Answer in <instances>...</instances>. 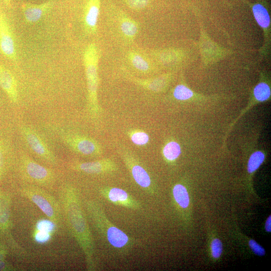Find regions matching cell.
I'll return each mask as SVG.
<instances>
[{"label": "cell", "mask_w": 271, "mask_h": 271, "mask_svg": "<svg viewBox=\"0 0 271 271\" xmlns=\"http://www.w3.org/2000/svg\"><path fill=\"white\" fill-rule=\"evenodd\" d=\"M58 196L64 219L85 255L88 268L91 270L94 268L93 239L78 192L70 184L62 183Z\"/></svg>", "instance_id": "6da1fadb"}, {"label": "cell", "mask_w": 271, "mask_h": 271, "mask_svg": "<svg viewBox=\"0 0 271 271\" xmlns=\"http://www.w3.org/2000/svg\"><path fill=\"white\" fill-rule=\"evenodd\" d=\"M22 197L35 204L56 226L63 223L64 217L60 203L50 191L42 187L25 185L19 189Z\"/></svg>", "instance_id": "7a4b0ae2"}, {"label": "cell", "mask_w": 271, "mask_h": 271, "mask_svg": "<svg viewBox=\"0 0 271 271\" xmlns=\"http://www.w3.org/2000/svg\"><path fill=\"white\" fill-rule=\"evenodd\" d=\"M20 171L25 185H34L50 191L57 181L54 170L38 163L28 155L22 154L20 160Z\"/></svg>", "instance_id": "3957f363"}, {"label": "cell", "mask_w": 271, "mask_h": 271, "mask_svg": "<svg viewBox=\"0 0 271 271\" xmlns=\"http://www.w3.org/2000/svg\"><path fill=\"white\" fill-rule=\"evenodd\" d=\"M86 208L90 218L97 229L106 237L109 243L113 247L121 248L129 242L127 235L119 228L106 221L104 213L98 205L92 201L86 203Z\"/></svg>", "instance_id": "277c9868"}, {"label": "cell", "mask_w": 271, "mask_h": 271, "mask_svg": "<svg viewBox=\"0 0 271 271\" xmlns=\"http://www.w3.org/2000/svg\"><path fill=\"white\" fill-rule=\"evenodd\" d=\"M83 64L87 83V88L90 101L96 100L98 86V65L99 53L94 43L89 44L85 49L83 56Z\"/></svg>", "instance_id": "5b68a950"}, {"label": "cell", "mask_w": 271, "mask_h": 271, "mask_svg": "<svg viewBox=\"0 0 271 271\" xmlns=\"http://www.w3.org/2000/svg\"><path fill=\"white\" fill-rule=\"evenodd\" d=\"M23 139L31 151L40 159L53 165L57 159L42 137L33 128L26 125L21 127Z\"/></svg>", "instance_id": "8992f818"}, {"label": "cell", "mask_w": 271, "mask_h": 271, "mask_svg": "<svg viewBox=\"0 0 271 271\" xmlns=\"http://www.w3.org/2000/svg\"><path fill=\"white\" fill-rule=\"evenodd\" d=\"M0 51L13 61L17 59L16 45L7 15L0 5Z\"/></svg>", "instance_id": "52a82bcc"}, {"label": "cell", "mask_w": 271, "mask_h": 271, "mask_svg": "<svg viewBox=\"0 0 271 271\" xmlns=\"http://www.w3.org/2000/svg\"><path fill=\"white\" fill-rule=\"evenodd\" d=\"M53 6L51 1L39 4L23 3L22 11L25 21L29 24L38 22L52 9Z\"/></svg>", "instance_id": "ba28073f"}, {"label": "cell", "mask_w": 271, "mask_h": 271, "mask_svg": "<svg viewBox=\"0 0 271 271\" xmlns=\"http://www.w3.org/2000/svg\"><path fill=\"white\" fill-rule=\"evenodd\" d=\"M101 0H87L83 16V23L85 31L88 34L96 33L100 13Z\"/></svg>", "instance_id": "9c48e42d"}, {"label": "cell", "mask_w": 271, "mask_h": 271, "mask_svg": "<svg viewBox=\"0 0 271 271\" xmlns=\"http://www.w3.org/2000/svg\"><path fill=\"white\" fill-rule=\"evenodd\" d=\"M61 139L68 147L84 155H91L96 152V146L91 140L70 134L62 133Z\"/></svg>", "instance_id": "30bf717a"}, {"label": "cell", "mask_w": 271, "mask_h": 271, "mask_svg": "<svg viewBox=\"0 0 271 271\" xmlns=\"http://www.w3.org/2000/svg\"><path fill=\"white\" fill-rule=\"evenodd\" d=\"M0 87L5 91L10 100L17 103L19 93L17 80L12 72L0 65Z\"/></svg>", "instance_id": "8fae6325"}, {"label": "cell", "mask_w": 271, "mask_h": 271, "mask_svg": "<svg viewBox=\"0 0 271 271\" xmlns=\"http://www.w3.org/2000/svg\"><path fill=\"white\" fill-rule=\"evenodd\" d=\"M102 194L111 202L127 207L136 208L138 205L133 199L124 190L118 188H111Z\"/></svg>", "instance_id": "7c38bea8"}, {"label": "cell", "mask_w": 271, "mask_h": 271, "mask_svg": "<svg viewBox=\"0 0 271 271\" xmlns=\"http://www.w3.org/2000/svg\"><path fill=\"white\" fill-rule=\"evenodd\" d=\"M10 224V200L0 193V228L7 230Z\"/></svg>", "instance_id": "4fadbf2b"}, {"label": "cell", "mask_w": 271, "mask_h": 271, "mask_svg": "<svg viewBox=\"0 0 271 271\" xmlns=\"http://www.w3.org/2000/svg\"><path fill=\"white\" fill-rule=\"evenodd\" d=\"M252 11L257 24L262 28H266L269 25L270 19L266 8L260 3L254 4Z\"/></svg>", "instance_id": "5bb4252c"}, {"label": "cell", "mask_w": 271, "mask_h": 271, "mask_svg": "<svg viewBox=\"0 0 271 271\" xmlns=\"http://www.w3.org/2000/svg\"><path fill=\"white\" fill-rule=\"evenodd\" d=\"M120 29L123 36L130 40L136 37L139 30L136 22L127 17H123L120 20Z\"/></svg>", "instance_id": "9a60e30c"}, {"label": "cell", "mask_w": 271, "mask_h": 271, "mask_svg": "<svg viewBox=\"0 0 271 271\" xmlns=\"http://www.w3.org/2000/svg\"><path fill=\"white\" fill-rule=\"evenodd\" d=\"M72 168L83 173L89 174H98L102 172L105 167L101 162L94 161L74 164Z\"/></svg>", "instance_id": "2e32d148"}, {"label": "cell", "mask_w": 271, "mask_h": 271, "mask_svg": "<svg viewBox=\"0 0 271 271\" xmlns=\"http://www.w3.org/2000/svg\"><path fill=\"white\" fill-rule=\"evenodd\" d=\"M136 182L142 187L147 188L151 185V179L146 171L141 166H134L131 170Z\"/></svg>", "instance_id": "e0dca14e"}, {"label": "cell", "mask_w": 271, "mask_h": 271, "mask_svg": "<svg viewBox=\"0 0 271 271\" xmlns=\"http://www.w3.org/2000/svg\"><path fill=\"white\" fill-rule=\"evenodd\" d=\"M128 58L132 65L137 69L144 72L149 70V62L140 54L131 52L128 54Z\"/></svg>", "instance_id": "ac0fdd59"}, {"label": "cell", "mask_w": 271, "mask_h": 271, "mask_svg": "<svg viewBox=\"0 0 271 271\" xmlns=\"http://www.w3.org/2000/svg\"><path fill=\"white\" fill-rule=\"evenodd\" d=\"M173 195L177 203L183 208H186L189 203V197L186 189L178 184L173 189Z\"/></svg>", "instance_id": "d6986e66"}, {"label": "cell", "mask_w": 271, "mask_h": 271, "mask_svg": "<svg viewBox=\"0 0 271 271\" xmlns=\"http://www.w3.org/2000/svg\"><path fill=\"white\" fill-rule=\"evenodd\" d=\"M181 153L180 147L178 143L171 142L167 144L163 150V154L166 158L170 161L177 159Z\"/></svg>", "instance_id": "ffe728a7"}, {"label": "cell", "mask_w": 271, "mask_h": 271, "mask_svg": "<svg viewBox=\"0 0 271 271\" xmlns=\"http://www.w3.org/2000/svg\"><path fill=\"white\" fill-rule=\"evenodd\" d=\"M253 94L257 100L260 101H265L270 97V87L265 83H259L254 87Z\"/></svg>", "instance_id": "44dd1931"}, {"label": "cell", "mask_w": 271, "mask_h": 271, "mask_svg": "<svg viewBox=\"0 0 271 271\" xmlns=\"http://www.w3.org/2000/svg\"><path fill=\"white\" fill-rule=\"evenodd\" d=\"M264 160V155L260 151L255 152L250 156L248 163V171L252 173L255 171Z\"/></svg>", "instance_id": "7402d4cb"}, {"label": "cell", "mask_w": 271, "mask_h": 271, "mask_svg": "<svg viewBox=\"0 0 271 271\" xmlns=\"http://www.w3.org/2000/svg\"><path fill=\"white\" fill-rule=\"evenodd\" d=\"M173 94L176 99L181 100L188 99L193 95V92L183 85L177 86L174 89Z\"/></svg>", "instance_id": "603a6c76"}, {"label": "cell", "mask_w": 271, "mask_h": 271, "mask_svg": "<svg viewBox=\"0 0 271 271\" xmlns=\"http://www.w3.org/2000/svg\"><path fill=\"white\" fill-rule=\"evenodd\" d=\"M55 224L48 219H42L38 221L36 225L37 230L51 233L54 231Z\"/></svg>", "instance_id": "cb8c5ba5"}, {"label": "cell", "mask_w": 271, "mask_h": 271, "mask_svg": "<svg viewBox=\"0 0 271 271\" xmlns=\"http://www.w3.org/2000/svg\"><path fill=\"white\" fill-rule=\"evenodd\" d=\"M151 0H124L126 5L131 9L141 10L148 6Z\"/></svg>", "instance_id": "d4e9b609"}, {"label": "cell", "mask_w": 271, "mask_h": 271, "mask_svg": "<svg viewBox=\"0 0 271 271\" xmlns=\"http://www.w3.org/2000/svg\"><path fill=\"white\" fill-rule=\"evenodd\" d=\"M131 140L135 144L143 145L148 143L149 136L144 132H138L132 134Z\"/></svg>", "instance_id": "484cf974"}, {"label": "cell", "mask_w": 271, "mask_h": 271, "mask_svg": "<svg viewBox=\"0 0 271 271\" xmlns=\"http://www.w3.org/2000/svg\"><path fill=\"white\" fill-rule=\"evenodd\" d=\"M212 254L214 257H219L222 251V245L221 242L218 239H214L211 243Z\"/></svg>", "instance_id": "4316f807"}, {"label": "cell", "mask_w": 271, "mask_h": 271, "mask_svg": "<svg viewBox=\"0 0 271 271\" xmlns=\"http://www.w3.org/2000/svg\"><path fill=\"white\" fill-rule=\"evenodd\" d=\"M35 240L39 243H45L50 238V233L44 231L37 230L34 235Z\"/></svg>", "instance_id": "83f0119b"}, {"label": "cell", "mask_w": 271, "mask_h": 271, "mask_svg": "<svg viewBox=\"0 0 271 271\" xmlns=\"http://www.w3.org/2000/svg\"><path fill=\"white\" fill-rule=\"evenodd\" d=\"M249 244L252 250L256 254L258 255H263L265 254L264 248L259 245L257 242L253 240H250L249 242Z\"/></svg>", "instance_id": "f1b7e54d"}, {"label": "cell", "mask_w": 271, "mask_h": 271, "mask_svg": "<svg viewBox=\"0 0 271 271\" xmlns=\"http://www.w3.org/2000/svg\"><path fill=\"white\" fill-rule=\"evenodd\" d=\"M4 169V159L2 148V142L0 140V180L2 179V176Z\"/></svg>", "instance_id": "f546056e"}, {"label": "cell", "mask_w": 271, "mask_h": 271, "mask_svg": "<svg viewBox=\"0 0 271 271\" xmlns=\"http://www.w3.org/2000/svg\"><path fill=\"white\" fill-rule=\"evenodd\" d=\"M162 81L161 79H155L150 83L148 87L150 89L153 90H157L160 89L161 86Z\"/></svg>", "instance_id": "4dcf8cb0"}, {"label": "cell", "mask_w": 271, "mask_h": 271, "mask_svg": "<svg viewBox=\"0 0 271 271\" xmlns=\"http://www.w3.org/2000/svg\"><path fill=\"white\" fill-rule=\"evenodd\" d=\"M271 217L269 216L268 218L267 219L265 224V230L267 232H270L271 231Z\"/></svg>", "instance_id": "1f68e13d"}, {"label": "cell", "mask_w": 271, "mask_h": 271, "mask_svg": "<svg viewBox=\"0 0 271 271\" xmlns=\"http://www.w3.org/2000/svg\"><path fill=\"white\" fill-rule=\"evenodd\" d=\"M6 254V250L5 247L3 245H0V260H3Z\"/></svg>", "instance_id": "d6a6232c"}, {"label": "cell", "mask_w": 271, "mask_h": 271, "mask_svg": "<svg viewBox=\"0 0 271 271\" xmlns=\"http://www.w3.org/2000/svg\"><path fill=\"white\" fill-rule=\"evenodd\" d=\"M12 0H3L4 4L8 8H10L12 7Z\"/></svg>", "instance_id": "836d02e7"}, {"label": "cell", "mask_w": 271, "mask_h": 271, "mask_svg": "<svg viewBox=\"0 0 271 271\" xmlns=\"http://www.w3.org/2000/svg\"><path fill=\"white\" fill-rule=\"evenodd\" d=\"M6 264L3 260H0V270L5 268Z\"/></svg>", "instance_id": "e575fe53"}]
</instances>
